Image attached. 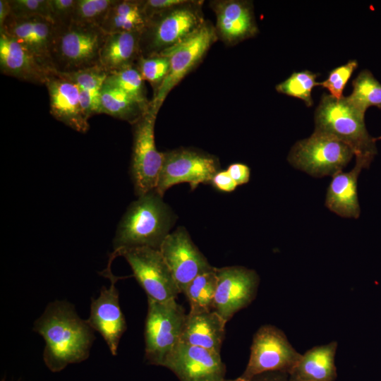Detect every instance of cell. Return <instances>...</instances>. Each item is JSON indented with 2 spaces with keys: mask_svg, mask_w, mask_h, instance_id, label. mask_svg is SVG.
<instances>
[{
  "mask_svg": "<svg viewBox=\"0 0 381 381\" xmlns=\"http://www.w3.org/2000/svg\"><path fill=\"white\" fill-rule=\"evenodd\" d=\"M33 330L45 341L43 359L54 373L87 359L95 339L93 329L66 301L49 303L35 321Z\"/></svg>",
  "mask_w": 381,
  "mask_h": 381,
  "instance_id": "obj_1",
  "label": "cell"
},
{
  "mask_svg": "<svg viewBox=\"0 0 381 381\" xmlns=\"http://www.w3.org/2000/svg\"><path fill=\"white\" fill-rule=\"evenodd\" d=\"M176 219L155 190L138 196L119 222L113 239L114 252L135 247L159 250Z\"/></svg>",
  "mask_w": 381,
  "mask_h": 381,
  "instance_id": "obj_2",
  "label": "cell"
},
{
  "mask_svg": "<svg viewBox=\"0 0 381 381\" xmlns=\"http://www.w3.org/2000/svg\"><path fill=\"white\" fill-rule=\"evenodd\" d=\"M364 111L348 98L324 94L315 112V132L331 135L349 145L356 159L370 164L377 154L376 138L365 127Z\"/></svg>",
  "mask_w": 381,
  "mask_h": 381,
  "instance_id": "obj_3",
  "label": "cell"
},
{
  "mask_svg": "<svg viewBox=\"0 0 381 381\" xmlns=\"http://www.w3.org/2000/svg\"><path fill=\"white\" fill-rule=\"evenodd\" d=\"M51 64L56 73H71L99 66L107 34L100 26L71 21L55 25Z\"/></svg>",
  "mask_w": 381,
  "mask_h": 381,
  "instance_id": "obj_4",
  "label": "cell"
},
{
  "mask_svg": "<svg viewBox=\"0 0 381 381\" xmlns=\"http://www.w3.org/2000/svg\"><path fill=\"white\" fill-rule=\"evenodd\" d=\"M202 1H187L173 8L153 15L140 35V56L151 57L179 44L205 22Z\"/></svg>",
  "mask_w": 381,
  "mask_h": 381,
  "instance_id": "obj_5",
  "label": "cell"
},
{
  "mask_svg": "<svg viewBox=\"0 0 381 381\" xmlns=\"http://www.w3.org/2000/svg\"><path fill=\"white\" fill-rule=\"evenodd\" d=\"M145 322V359L163 366L180 342L186 315L176 299L159 302L147 298Z\"/></svg>",
  "mask_w": 381,
  "mask_h": 381,
  "instance_id": "obj_6",
  "label": "cell"
},
{
  "mask_svg": "<svg viewBox=\"0 0 381 381\" xmlns=\"http://www.w3.org/2000/svg\"><path fill=\"white\" fill-rule=\"evenodd\" d=\"M353 155L352 149L344 143L314 131L292 147L288 161L294 167L320 178L341 171Z\"/></svg>",
  "mask_w": 381,
  "mask_h": 381,
  "instance_id": "obj_7",
  "label": "cell"
},
{
  "mask_svg": "<svg viewBox=\"0 0 381 381\" xmlns=\"http://www.w3.org/2000/svg\"><path fill=\"white\" fill-rule=\"evenodd\" d=\"M217 37L215 27L205 21L187 38L159 54L168 57L169 68L150 102L152 111L158 113L170 91L201 61Z\"/></svg>",
  "mask_w": 381,
  "mask_h": 381,
  "instance_id": "obj_8",
  "label": "cell"
},
{
  "mask_svg": "<svg viewBox=\"0 0 381 381\" xmlns=\"http://www.w3.org/2000/svg\"><path fill=\"white\" fill-rule=\"evenodd\" d=\"M157 114L150 109L133 125V147L130 175L138 197L155 190L162 167L164 153L155 142Z\"/></svg>",
  "mask_w": 381,
  "mask_h": 381,
  "instance_id": "obj_9",
  "label": "cell"
},
{
  "mask_svg": "<svg viewBox=\"0 0 381 381\" xmlns=\"http://www.w3.org/2000/svg\"><path fill=\"white\" fill-rule=\"evenodd\" d=\"M163 153V164L155 188L162 197L169 188L181 183H189L192 190L201 183H210L220 170L218 159L200 150L182 147Z\"/></svg>",
  "mask_w": 381,
  "mask_h": 381,
  "instance_id": "obj_10",
  "label": "cell"
},
{
  "mask_svg": "<svg viewBox=\"0 0 381 381\" xmlns=\"http://www.w3.org/2000/svg\"><path fill=\"white\" fill-rule=\"evenodd\" d=\"M111 255L124 257L147 298L164 302L176 299L181 294L159 250L135 247L113 252Z\"/></svg>",
  "mask_w": 381,
  "mask_h": 381,
  "instance_id": "obj_11",
  "label": "cell"
},
{
  "mask_svg": "<svg viewBox=\"0 0 381 381\" xmlns=\"http://www.w3.org/2000/svg\"><path fill=\"white\" fill-rule=\"evenodd\" d=\"M301 356L283 331L271 325H262L253 336L250 358L240 377L249 381L253 377L267 371L290 374Z\"/></svg>",
  "mask_w": 381,
  "mask_h": 381,
  "instance_id": "obj_12",
  "label": "cell"
},
{
  "mask_svg": "<svg viewBox=\"0 0 381 381\" xmlns=\"http://www.w3.org/2000/svg\"><path fill=\"white\" fill-rule=\"evenodd\" d=\"M217 284L212 310L226 322L255 298L259 276L253 270L241 266L216 268Z\"/></svg>",
  "mask_w": 381,
  "mask_h": 381,
  "instance_id": "obj_13",
  "label": "cell"
},
{
  "mask_svg": "<svg viewBox=\"0 0 381 381\" xmlns=\"http://www.w3.org/2000/svg\"><path fill=\"white\" fill-rule=\"evenodd\" d=\"M159 250L169 267L181 293L198 275L212 267L193 242L183 226L169 234Z\"/></svg>",
  "mask_w": 381,
  "mask_h": 381,
  "instance_id": "obj_14",
  "label": "cell"
},
{
  "mask_svg": "<svg viewBox=\"0 0 381 381\" xmlns=\"http://www.w3.org/2000/svg\"><path fill=\"white\" fill-rule=\"evenodd\" d=\"M114 258L110 256L109 264L103 271L111 282L109 288L103 286L99 296L92 299L90 314L86 320L93 330L103 337L113 356L117 354L118 346L127 327L119 301V291L115 286L118 279L111 271V263Z\"/></svg>",
  "mask_w": 381,
  "mask_h": 381,
  "instance_id": "obj_15",
  "label": "cell"
},
{
  "mask_svg": "<svg viewBox=\"0 0 381 381\" xmlns=\"http://www.w3.org/2000/svg\"><path fill=\"white\" fill-rule=\"evenodd\" d=\"M180 381H220L226 366L220 353L180 341L164 363Z\"/></svg>",
  "mask_w": 381,
  "mask_h": 381,
  "instance_id": "obj_16",
  "label": "cell"
},
{
  "mask_svg": "<svg viewBox=\"0 0 381 381\" xmlns=\"http://www.w3.org/2000/svg\"><path fill=\"white\" fill-rule=\"evenodd\" d=\"M54 29L52 21L42 16H9L0 29V32L16 40L46 68L55 72L52 66L50 56Z\"/></svg>",
  "mask_w": 381,
  "mask_h": 381,
  "instance_id": "obj_17",
  "label": "cell"
},
{
  "mask_svg": "<svg viewBox=\"0 0 381 381\" xmlns=\"http://www.w3.org/2000/svg\"><path fill=\"white\" fill-rule=\"evenodd\" d=\"M45 85L52 116L69 128L85 133L90 125L81 107L78 86L56 73L49 75Z\"/></svg>",
  "mask_w": 381,
  "mask_h": 381,
  "instance_id": "obj_18",
  "label": "cell"
},
{
  "mask_svg": "<svg viewBox=\"0 0 381 381\" xmlns=\"http://www.w3.org/2000/svg\"><path fill=\"white\" fill-rule=\"evenodd\" d=\"M216 16V32L225 43L233 44L253 37L258 30L252 4L246 1L211 2Z\"/></svg>",
  "mask_w": 381,
  "mask_h": 381,
  "instance_id": "obj_19",
  "label": "cell"
},
{
  "mask_svg": "<svg viewBox=\"0 0 381 381\" xmlns=\"http://www.w3.org/2000/svg\"><path fill=\"white\" fill-rule=\"evenodd\" d=\"M1 73L35 84H46L49 70L23 45L4 32H0Z\"/></svg>",
  "mask_w": 381,
  "mask_h": 381,
  "instance_id": "obj_20",
  "label": "cell"
},
{
  "mask_svg": "<svg viewBox=\"0 0 381 381\" xmlns=\"http://www.w3.org/2000/svg\"><path fill=\"white\" fill-rule=\"evenodd\" d=\"M226 322L214 310L189 312L181 341L220 353Z\"/></svg>",
  "mask_w": 381,
  "mask_h": 381,
  "instance_id": "obj_21",
  "label": "cell"
},
{
  "mask_svg": "<svg viewBox=\"0 0 381 381\" xmlns=\"http://www.w3.org/2000/svg\"><path fill=\"white\" fill-rule=\"evenodd\" d=\"M369 165L356 160L354 167L349 172L339 171L332 176L327 188L325 205L332 212L345 218L357 219L361 212L357 193L360 172Z\"/></svg>",
  "mask_w": 381,
  "mask_h": 381,
  "instance_id": "obj_22",
  "label": "cell"
},
{
  "mask_svg": "<svg viewBox=\"0 0 381 381\" xmlns=\"http://www.w3.org/2000/svg\"><path fill=\"white\" fill-rule=\"evenodd\" d=\"M141 32L107 34L99 53V66L108 73L136 65L140 57Z\"/></svg>",
  "mask_w": 381,
  "mask_h": 381,
  "instance_id": "obj_23",
  "label": "cell"
},
{
  "mask_svg": "<svg viewBox=\"0 0 381 381\" xmlns=\"http://www.w3.org/2000/svg\"><path fill=\"white\" fill-rule=\"evenodd\" d=\"M336 341L316 346L301 354L291 377L303 381H335L337 377L335 355Z\"/></svg>",
  "mask_w": 381,
  "mask_h": 381,
  "instance_id": "obj_24",
  "label": "cell"
},
{
  "mask_svg": "<svg viewBox=\"0 0 381 381\" xmlns=\"http://www.w3.org/2000/svg\"><path fill=\"white\" fill-rule=\"evenodd\" d=\"M56 73L78 86L81 107L87 119L92 115L101 114V90L108 73L100 66L71 73Z\"/></svg>",
  "mask_w": 381,
  "mask_h": 381,
  "instance_id": "obj_25",
  "label": "cell"
},
{
  "mask_svg": "<svg viewBox=\"0 0 381 381\" xmlns=\"http://www.w3.org/2000/svg\"><path fill=\"white\" fill-rule=\"evenodd\" d=\"M147 22L143 0H116L100 27L107 34L142 32Z\"/></svg>",
  "mask_w": 381,
  "mask_h": 381,
  "instance_id": "obj_26",
  "label": "cell"
},
{
  "mask_svg": "<svg viewBox=\"0 0 381 381\" xmlns=\"http://www.w3.org/2000/svg\"><path fill=\"white\" fill-rule=\"evenodd\" d=\"M101 114L133 124L150 109L123 90L104 84L100 95Z\"/></svg>",
  "mask_w": 381,
  "mask_h": 381,
  "instance_id": "obj_27",
  "label": "cell"
},
{
  "mask_svg": "<svg viewBox=\"0 0 381 381\" xmlns=\"http://www.w3.org/2000/svg\"><path fill=\"white\" fill-rule=\"evenodd\" d=\"M217 284L216 267H213L194 278L187 285L183 293L189 302V312H202L212 310Z\"/></svg>",
  "mask_w": 381,
  "mask_h": 381,
  "instance_id": "obj_28",
  "label": "cell"
},
{
  "mask_svg": "<svg viewBox=\"0 0 381 381\" xmlns=\"http://www.w3.org/2000/svg\"><path fill=\"white\" fill-rule=\"evenodd\" d=\"M353 91L349 99L365 112L370 107L381 109V83L368 70L359 73L352 82Z\"/></svg>",
  "mask_w": 381,
  "mask_h": 381,
  "instance_id": "obj_29",
  "label": "cell"
},
{
  "mask_svg": "<svg viewBox=\"0 0 381 381\" xmlns=\"http://www.w3.org/2000/svg\"><path fill=\"white\" fill-rule=\"evenodd\" d=\"M143 79L136 65L107 75L105 84L116 87L143 104L149 105Z\"/></svg>",
  "mask_w": 381,
  "mask_h": 381,
  "instance_id": "obj_30",
  "label": "cell"
},
{
  "mask_svg": "<svg viewBox=\"0 0 381 381\" xmlns=\"http://www.w3.org/2000/svg\"><path fill=\"white\" fill-rule=\"evenodd\" d=\"M317 75L310 71L293 73L289 78L276 86L277 92L303 100L307 107L313 105L312 90L319 85Z\"/></svg>",
  "mask_w": 381,
  "mask_h": 381,
  "instance_id": "obj_31",
  "label": "cell"
},
{
  "mask_svg": "<svg viewBox=\"0 0 381 381\" xmlns=\"http://www.w3.org/2000/svg\"><path fill=\"white\" fill-rule=\"evenodd\" d=\"M116 0H76L72 21L101 26Z\"/></svg>",
  "mask_w": 381,
  "mask_h": 381,
  "instance_id": "obj_32",
  "label": "cell"
},
{
  "mask_svg": "<svg viewBox=\"0 0 381 381\" xmlns=\"http://www.w3.org/2000/svg\"><path fill=\"white\" fill-rule=\"evenodd\" d=\"M136 66L143 79L151 84L155 94L168 73L169 68L168 57L162 55L151 57L140 56Z\"/></svg>",
  "mask_w": 381,
  "mask_h": 381,
  "instance_id": "obj_33",
  "label": "cell"
},
{
  "mask_svg": "<svg viewBox=\"0 0 381 381\" xmlns=\"http://www.w3.org/2000/svg\"><path fill=\"white\" fill-rule=\"evenodd\" d=\"M357 67L358 63L356 60L349 61L346 64L331 71L327 78L319 83V85L328 90L333 97L341 99L346 84Z\"/></svg>",
  "mask_w": 381,
  "mask_h": 381,
  "instance_id": "obj_34",
  "label": "cell"
},
{
  "mask_svg": "<svg viewBox=\"0 0 381 381\" xmlns=\"http://www.w3.org/2000/svg\"><path fill=\"white\" fill-rule=\"evenodd\" d=\"M8 4L11 8L10 16L13 18L38 16L52 21L49 0H8Z\"/></svg>",
  "mask_w": 381,
  "mask_h": 381,
  "instance_id": "obj_35",
  "label": "cell"
},
{
  "mask_svg": "<svg viewBox=\"0 0 381 381\" xmlns=\"http://www.w3.org/2000/svg\"><path fill=\"white\" fill-rule=\"evenodd\" d=\"M76 0H49L50 18L55 25L72 21Z\"/></svg>",
  "mask_w": 381,
  "mask_h": 381,
  "instance_id": "obj_36",
  "label": "cell"
},
{
  "mask_svg": "<svg viewBox=\"0 0 381 381\" xmlns=\"http://www.w3.org/2000/svg\"><path fill=\"white\" fill-rule=\"evenodd\" d=\"M188 0H143V7L149 19L153 15L173 8Z\"/></svg>",
  "mask_w": 381,
  "mask_h": 381,
  "instance_id": "obj_37",
  "label": "cell"
},
{
  "mask_svg": "<svg viewBox=\"0 0 381 381\" xmlns=\"http://www.w3.org/2000/svg\"><path fill=\"white\" fill-rule=\"evenodd\" d=\"M210 184L216 189L224 193L234 191L238 186L226 170H219L212 177Z\"/></svg>",
  "mask_w": 381,
  "mask_h": 381,
  "instance_id": "obj_38",
  "label": "cell"
},
{
  "mask_svg": "<svg viewBox=\"0 0 381 381\" xmlns=\"http://www.w3.org/2000/svg\"><path fill=\"white\" fill-rule=\"evenodd\" d=\"M226 171L237 186L246 184L250 180V169L245 164L233 163L227 167Z\"/></svg>",
  "mask_w": 381,
  "mask_h": 381,
  "instance_id": "obj_39",
  "label": "cell"
},
{
  "mask_svg": "<svg viewBox=\"0 0 381 381\" xmlns=\"http://www.w3.org/2000/svg\"><path fill=\"white\" fill-rule=\"evenodd\" d=\"M249 381H292V380L288 373L267 371L253 377Z\"/></svg>",
  "mask_w": 381,
  "mask_h": 381,
  "instance_id": "obj_40",
  "label": "cell"
},
{
  "mask_svg": "<svg viewBox=\"0 0 381 381\" xmlns=\"http://www.w3.org/2000/svg\"><path fill=\"white\" fill-rule=\"evenodd\" d=\"M11 16V8L8 0H0V29H1Z\"/></svg>",
  "mask_w": 381,
  "mask_h": 381,
  "instance_id": "obj_41",
  "label": "cell"
},
{
  "mask_svg": "<svg viewBox=\"0 0 381 381\" xmlns=\"http://www.w3.org/2000/svg\"><path fill=\"white\" fill-rule=\"evenodd\" d=\"M220 381H248V380H244L243 378L239 377L238 378H236V379H233V380H226V379H223Z\"/></svg>",
  "mask_w": 381,
  "mask_h": 381,
  "instance_id": "obj_42",
  "label": "cell"
},
{
  "mask_svg": "<svg viewBox=\"0 0 381 381\" xmlns=\"http://www.w3.org/2000/svg\"><path fill=\"white\" fill-rule=\"evenodd\" d=\"M291 380H292V381H303V380L294 379V378H293V377H291Z\"/></svg>",
  "mask_w": 381,
  "mask_h": 381,
  "instance_id": "obj_43",
  "label": "cell"
},
{
  "mask_svg": "<svg viewBox=\"0 0 381 381\" xmlns=\"http://www.w3.org/2000/svg\"><path fill=\"white\" fill-rule=\"evenodd\" d=\"M377 139H381V136H380V138H376V140H377Z\"/></svg>",
  "mask_w": 381,
  "mask_h": 381,
  "instance_id": "obj_44",
  "label": "cell"
},
{
  "mask_svg": "<svg viewBox=\"0 0 381 381\" xmlns=\"http://www.w3.org/2000/svg\"><path fill=\"white\" fill-rule=\"evenodd\" d=\"M1 381H4V380H1Z\"/></svg>",
  "mask_w": 381,
  "mask_h": 381,
  "instance_id": "obj_45",
  "label": "cell"
}]
</instances>
